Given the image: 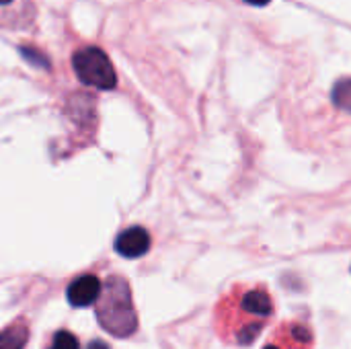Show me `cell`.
Instances as JSON below:
<instances>
[{
    "instance_id": "cell-1",
    "label": "cell",
    "mask_w": 351,
    "mask_h": 349,
    "mask_svg": "<svg viewBox=\"0 0 351 349\" xmlns=\"http://www.w3.org/2000/svg\"><path fill=\"white\" fill-rule=\"evenodd\" d=\"M97 321L113 337H130L138 329L132 290L123 278L107 280L97 304Z\"/></svg>"
},
{
    "instance_id": "cell-2",
    "label": "cell",
    "mask_w": 351,
    "mask_h": 349,
    "mask_svg": "<svg viewBox=\"0 0 351 349\" xmlns=\"http://www.w3.org/2000/svg\"><path fill=\"white\" fill-rule=\"evenodd\" d=\"M72 66L80 82L101 88V91H111L117 84L115 68L107 53L99 47H82L72 56Z\"/></svg>"
},
{
    "instance_id": "cell-3",
    "label": "cell",
    "mask_w": 351,
    "mask_h": 349,
    "mask_svg": "<svg viewBox=\"0 0 351 349\" xmlns=\"http://www.w3.org/2000/svg\"><path fill=\"white\" fill-rule=\"evenodd\" d=\"M103 286L97 276H80L68 286V302L76 309H84L95 304L101 298Z\"/></svg>"
},
{
    "instance_id": "cell-4",
    "label": "cell",
    "mask_w": 351,
    "mask_h": 349,
    "mask_svg": "<svg viewBox=\"0 0 351 349\" xmlns=\"http://www.w3.org/2000/svg\"><path fill=\"white\" fill-rule=\"evenodd\" d=\"M148 249H150V234L142 226H132L115 239V251L128 259H138L146 255Z\"/></svg>"
},
{
    "instance_id": "cell-5",
    "label": "cell",
    "mask_w": 351,
    "mask_h": 349,
    "mask_svg": "<svg viewBox=\"0 0 351 349\" xmlns=\"http://www.w3.org/2000/svg\"><path fill=\"white\" fill-rule=\"evenodd\" d=\"M313 344V337L306 327L298 323L284 325L274 341H267L263 349H308Z\"/></svg>"
},
{
    "instance_id": "cell-6",
    "label": "cell",
    "mask_w": 351,
    "mask_h": 349,
    "mask_svg": "<svg viewBox=\"0 0 351 349\" xmlns=\"http://www.w3.org/2000/svg\"><path fill=\"white\" fill-rule=\"evenodd\" d=\"M27 339H29V331L25 325L6 327L0 333V349H23L27 346Z\"/></svg>"
},
{
    "instance_id": "cell-7",
    "label": "cell",
    "mask_w": 351,
    "mask_h": 349,
    "mask_svg": "<svg viewBox=\"0 0 351 349\" xmlns=\"http://www.w3.org/2000/svg\"><path fill=\"white\" fill-rule=\"evenodd\" d=\"M333 103L339 109L351 111V80H341L333 88Z\"/></svg>"
},
{
    "instance_id": "cell-8",
    "label": "cell",
    "mask_w": 351,
    "mask_h": 349,
    "mask_svg": "<svg viewBox=\"0 0 351 349\" xmlns=\"http://www.w3.org/2000/svg\"><path fill=\"white\" fill-rule=\"evenodd\" d=\"M49 349H78V341H76V337H74L72 333H68V331H58V333L53 335V341H51Z\"/></svg>"
},
{
    "instance_id": "cell-9",
    "label": "cell",
    "mask_w": 351,
    "mask_h": 349,
    "mask_svg": "<svg viewBox=\"0 0 351 349\" xmlns=\"http://www.w3.org/2000/svg\"><path fill=\"white\" fill-rule=\"evenodd\" d=\"M21 53L27 58V62H31V64H35V66H39V68H49V60H47L43 53H39L37 49H33V47H23Z\"/></svg>"
},
{
    "instance_id": "cell-10",
    "label": "cell",
    "mask_w": 351,
    "mask_h": 349,
    "mask_svg": "<svg viewBox=\"0 0 351 349\" xmlns=\"http://www.w3.org/2000/svg\"><path fill=\"white\" fill-rule=\"evenodd\" d=\"M88 349H109V348H107V344H103V341H90Z\"/></svg>"
},
{
    "instance_id": "cell-11",
    "label": "cell",
    "mask_w": 351,
    "mask_h": 349,
    "mask_svg": "<svg viewBox=\"0 0 351 349\" xmlns=\"http://www.w3.org/2000/svg\"><path fill=\"white\" fill-rule=\"evenodd\" d=\"M245 2H249V4H255V6H263V4H267L269 0H245Z\"/></svg>"
},
{
    "instance_id": "cell-12",
    "label": "cell",
    "mask_w": 351,
    "mask_h": 349,
    "mask_svg": "<svg viewBox=\"0 0 351 349\" xmlns=\"http://www.w3.org/2000/svg\"><path fill=\"white\" fill-rule=\"evenodd\" d=\"M8 2H12V0H0V4H8Z\"/></svg>"
}]
</instances>
